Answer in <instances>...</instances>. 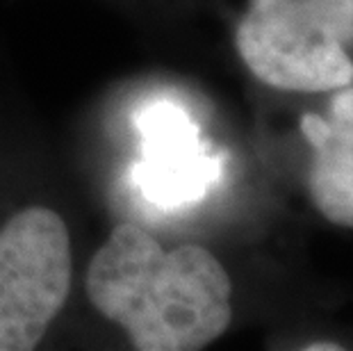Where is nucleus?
Wrapping results in <instances>:
<instances>
[{
	"label": "nucleus",
	"instance_id": "obj_1",
	"mask_svg": "<svg viewBox=\"0 0 353 351\" xmlns=\"http://www.w3.org/2000/svg\"><path fill=\"white\" fill-rule=\"evenodd\" d=\"M94 310L139 351H199L232 322V281L199 244L162 246L137 223L112 228L85 272Z\"/></svg>",
	"mask_w": 353,
	"mask_h": 351
},
{
	"label": "nucleus",
	"instance_id": "obj_2",
	"mask_svg": "<svg viewBox=\"0 0 353 351\" xmlns=\"http://www.w3.org/2000/svg\"><path fill=\"white\" fill-rule=\"evenodd\" d=\"M235 46L267 87L301 94L349 87L353 0H251Z\"/></svg>",
	"mask_w": 353,
	"mask_h": 351
},
{
	"label": "nucleus",
	"instance_id": "obj_3",
	"mask_svg": "<svg viewBox=\"0 0 353 351\" xmlns=\"http://www.w3.org/2000/svg\"><path fill=\"white\" fill-rule=\"evenodd\" d=\"M73 285V246L62 214L26 205L0 226V351L39 347Z\"/></svg>",
	"mask_w": 353,
	"mask_h": 351
},
{
	"label": "nucleus",
	"instance_id": "obj_4",
	"mask_svg": "<svg viewBox=\"0 0 353 351\" xmlns=\"http://www.w3.org/2000/svg\"><path fill=\"white\" fill-rule=\"evenodd\" d=\"M314 208L337 226L353 228V171L324 160H312L307 174Z\"/></svg>",
	"mask_w": 353,
	"mask_h": 351
},
{
	"label": "nucleus",
	"instance_id": "obj_5",
	"mask_svg": "<svg viewBox=\"0 0 353 351\" xmlns=\"http://www.w3.org/2000/svg\"><path fill=\"white\" fill-rule=\"evenodd\" d=\"M307 351H337V349H342L340 345H330V342H326V345H307L305 347Z\"/></svg>",
	"mask_w": 353,
	"mask_h": 351
}]
</instances>
